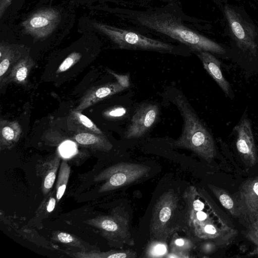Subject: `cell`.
<instances>
[{"mask_svg": "<svg viewBox=\"0 0 258 258\" xmlns=\"http://www.w3.org/2000/svg\"><path fill=\"white\" fill-rule=\"evenodd\" d=\"M84 223L97 229L109 242L134 244L130 229L128 216L119 207L114 209L109 215L98 216L87 220Z\"/></svg>", "mask_w": 258, "mask_h": 258, "instance_id": "5", "label": "cell"}, {"mask_svg": "<svg viewBox=\"0 0 258 258\" xmlns=\"http://www.w3.org/2000/svg\"><path fill=\"white\" fill-rule=\"evenodd\" d=\"M81 57L82 55L79 52H73L71 53L59 65L56 71V73L59 74L67 71L76 63Z\"/></svg>", "mask_w": 258, "mask_h": 258, "instance_id": "27", "label": "cell"}, {"mask_svg": "<svg viewBox=\"0 0 258 258\" xmlns=\"http://www.w3.org/2000/svg\"><path fill=\"white\" fill-rule=\"evenodd\" d=\"M125 89L118 82L110 83L92 87L82 97L75 110L81 112L94 104Z\"/></svg>", "mask_w": 258, "mask_h": 258, "instance_id": "13", "label": "cell"}, {"mask_svg": "<svg viewBox=\"0 0 258 258\" xmlns=\"http://www.w3.org/2000/svg\"><path fill=\"white\" fill-rule=\"evenodd\" d=\"M216 245L212 241H208L203 243L201 246V251L205 254L213 252L216 248Z\"/></svg>", "mask_w": 258, "mask_h": 258, "instance_id": "33", "label": "cell"}, {"mask_svg": "<svg viewBox=\"0 0 258 258\" xmlns=\"http://www.w3.org/2000/svg\"><path fill=\"white\" fill-rule=\"evenodd\" d=\"M237 134L236 146L245 164L252 166L258 161L256 150L249 120L245 118L234 127Z\"/></svg>", "mask_w": 258, "mask_h": 258, "instance_id": "11", "label": "cell"}, {"mask_svg": "<svg viewBox=\"0 0 258 258\" xmlns=\"http://www.w3.org/2000/svg\"><path fill=\"white\" fill-rule=\"evenodd\" d=\"M208 186L225 209L233 216H239L234 197L223 188L210 184H208Z\"/></svg>", "mask_w": 258, "mask_h": 258, "instance_id": "24", "label": "cell"}, {"mask_svg": "<svg viewBox=\"0 0 258 258\" xmlns=\"http://www.w3.org/2000/svg\"><path fill=\"white\" fill-rule=\"evenodd\" d=\"M230 229L225 226L219 228L211 220L195 228L191 232L197 238L204 239H216L218 238L225 237L226 234L230 233Z\"/></svg>", "mask_w": 258, "mask_h": 258, "instance_id": "23", "label": "cell"}, {"mask_svg": "<svg viewBox=\"0 0 258 258\" xmlns=\"http://www.w3.org/2000/svg\"><path fill=\"white\" fill-rule=\"evenodd\" d=\"M234 198L239 216L248 225L253 222L258 217V176L245 181Z\"/></svg>", "mask_w": 258, "mask_h": 258, "instance_id": "9", "label": "cell"}, {"mask_svg": "<svg viewBox=\"0 0 258 258\" xmlns=\"http://www.w3.org/2000/svg\"><path fill=\"white\" fill-rule=\"evenodd\" d=\"M120 15L125 21L141 30L169 37L195 52L208 51L219 54L224 48L215 41L188 28L180 18L164 8H149L145 11L121 9Z\"/></svg>", "mask_w": 258, "mask_h": 258, "instance_id": "1", "label": "cell"}, {"mask_svg": "<svg viewBox=\"0 0 258 258\" xmlns=\"http://www.w3.org/2000/svg\"><path fill=\"white\" fill-rule=\"evenodd\" d=\"M126 113V109L122 106L113 107L104 112V115L110 118H119L124 116Z\"/></svg>", "mask_w": 258, "mask_h": 258, "instance_id": "30", "label": "cell"}, {"mask_svg": "<svg viewBox=\"0 0 258 258\" xmlns=\"http://www.w3.org/2000/svg\"><path fill=\"white\" fill-rule=\"evenodd\" d=\"M178 198L172 190L164 192L156 201L150 224L151 239L165 242L178 229L175 223Z\"/></svg>", "mask_w": 258, "mask_h": 258, "instance_id": "4", "label": "cell"}, {"mask_svg": "<svg viewBox=\"0 0 258 258\" xmlns=\"http://www.w3.org/2000/svg\"><path fill=\"white\" fill-rule=\"evenodd\" d=\"M61 19L59 12L52 8L40 9L24 20L22 26L25 33L35 39L48 37L58 25Z\"/></svg>", "mask_w": 258, "mask_h": 258, "instance_id": "8", "label": "cell"}, {"mask_svg": "<svg viewBox=\"0 0 258 258\" xmlns=\"http://www.w3.org/2000/svg\"><path fill=\"white\" fill-rule=\"evenodd\" d=\"M51 239L54 242L66 246L77 248L79 251L88 252L99 250L97 246L92 245L73 234L60 231H54L51 234Z\"/></svg>", "mask_w": 258, "mask_h": 258, "instance_id": "20", "label": "cell"}, {"mask_svg": "<svg viewBox=\"0 0 258 258\" xmlns=\"http://www.w3.org/2000/svg\"><path fill=\"white\" fill-rule=\"evenodd\" d=\"M159 108L154 104L142 105L136 111L125 133L126 139L138 138L145 134L156 121Z\"/></svg>", "mask_w": 258, "mask_h": 258, "instance_id": "10", "label": "cell"}, {"mask_svg": "<svg viewBox=\"0 0 258 258\" xmlns=\"http://www.w3.org/2000/svg\"><path fill=\"white\" fill-rule=\"evenodd\" d=\"M224 13L230 32L238 46L242 50L255 55L257 47V33L254 25L231 6H225Z\"/></svg>", "mask_w": 258, "mask_h": 258, "instance_id": "7", "label": "cell"}, {"mask_svg": "<svg viewBox=\"0 0 258 258\" xmlns=\"http://www.w3.org/2000/svg\"><path fill=\"white\" fill-rule=\"evenodd\" d=\"M35 66V62L31 56L27 54L20 58L13 67L4 81L1 84L5 85L9 83L24 85L28 81L29 74Z\"/></svg>", "mask_w": 258, "mask_h": 258, "instance_id": "16", "label": "cell"}, {"mask_svg": "<svg viewBox=\"0 0 258 258\" xmlns=\"http://www.w3.org/2000/svg\"><path fill=\"white\" fill-rule=\"evenodd\" d=\"M173 101L180 111L184 122L182 133L173 142V146L190 150L206 161L211 162L216 154L212 135L181 93L177 92Z\"/></svg>", "mask_w": 258, "mask_h": 258, "instance_id": "2", "label": "cell"}, {"mask_svg": "<svg viewBox=\"0 0 258 258\" xmlns=\"http://www.w3.org/2000/svg\"><path fill=\"white\" fill-rule=\"evenodd\" d=\"M162 243L156 241V244L155 243L151 245L147 250L146 256L157 257L163 255L166 250V248L163 244H161Z\"/></svg>", "mask_w": 258, "mask_h": 258, "instance_id": "29", "label": "cell"}, {"mask_svg": "<svg viewBox=\"0 0 258 258\" xmlns=\"http://www.w3.org/2000/svg\"><path fill=\"white\" fill-rule=\"evenodd\" d=\"M22 45L1 43L0 45V83L2 84L13 67L22 57L29 54Z\"/></svg>", "mask_w": 258, "mask_h": 258, "instance_id": "12", "label": "cell"}, {"mask_svg": "<svg viewBox=\"0 0 258 258\" xmlns=\"http://www.w3.org/2000/svg\"><path fill=\"white\" fill-rule=\"evenodd\" d=\"M150 167L141 164L120 163L111 166L95 176V182L104 181L99 192L109 191L130 184L147 176Z\"/></svg>", "mask_w": 258, "mask_h": 258, "instance_id": "6", "label": "cell"}, {"mask_svg": "<svg viewBox=\"0 0 258 258\" xmlns=\"http://www.w3.org/2000/svg\"><path fill=\"white\" fill-rule=\"evenodd\" d=\"M75 150V146L71 142H67L60 147V153L63 156H69L72 155Z\"/></svg>", "mask_w": 258, "mask_h": 258, "instance_id": "32", "label": "cell"}, {"mask_svg": "<svg viewBox=\"0 0 258 258\" xmlns=\"http://www.w3.org/2000/svg\"><path fill=\"white\" fill-rule=\"evenodd\" d=\"M74 140L79 144L94 150L108 152L112 148V144L103 134L78 133L75 136Z\"/></svg>", "mask_w": 258, "mask_h": 258, "instance_id": "18", "label": "cell"}, {"mask_svg": "<svg viewBox=\"0 0 258 258\" xmlns=\"http://www.w3.org/2000/svg\"><path fill=\"white\" fill-rule=\"evenodd\" d=\"M13 0H0V18H2Z\"/></svg>", "mask_w": 258, "mask_h": 258, "instance_id": "34", "label": "cell"}, {"mask_svg": "<svg viewBox=\"0 0 258 258\" xmlns=\"http://www.w3.org/2000/svg\"><path fill=\"white\" fill-rule=\"evenodd\" d=\"M194 243L187 238L173 236L170 244L171 254L175 257H189V253L194 248Z\"/></svg>", "mask_w": 258, "mask_h": 258, "instance_id": "25", "label": "cell"}, {"mask_svg": "<svg viewBox=\"0 0 258 258\" xmlns=\"http://www.w3.org/2000/svg\"><path fill=\"white\" fill-rule=\"evenodd\" d=\"M60 153H57L51 158L41 161L36 165V173L41 179V190L44 196L52 189L60 165Z\"/></svg>", "mask_w": 258, "mask_h": 258, "instance_id": "14", "label": "cell"}, {"mask_svg": "<svg viewBox=\"0 0 258 258\" xmlns=\"http://www.w3.org/2000/svg\"><path fill=\"white\" fill-rule=\"evenodd\" d=\"M249 256H258V247H257L254 250L250 252L248 255Z\"/></svg>", "mask_w": 258, "mask_h": 258, "instance_id": "35", "label": "cell"}, {"mask_svg": "<svg viewBox=\"0 0 258 258\" xmlns=\"http://www.w3.org/2000/svg\"><path fill=\"white\" fill-rule=\"evenodd\" d=\"M68 128L78 133L88 132L103 134L102 131L94 123L81 111L76 110L71 113L68 119Z\"/></svg>", "mask_w": 258, "mask_h": 258, "instance_id": "19", "label": "cell"}, {"mask_svg": "<svg viewBox=\"0 0 258 258\" xmlns=\"http://www.w3.org/2000/svg\"><path fill=\"white\" fill-rule=\"evenodd\" d=\"M56 202V192L51 190L44 196L43 200L35 213L34 216L30 220L28 225L30 226H39L42 221L47 218L53 211Z\"/></svg>", "mask_w": 258, "mask_h": 258, "instance_id": "22", "label": "cell"}, {"mask_svg": "<svg viewBox=\"0 0 258 258\" xmlns=\"http://www.w3.org/2000/svg\"><path fill=\"white\" fill-rule=\"evenodd\" d=\"M107 72L112 75L117 80V82L122 87L127 88L130 86L129 74L120 75L113 72L112 71L107 69Z\"/></svg>", "mask_w": 258, "mask_h": 258, "instance_id": "31", "label": "cell"}, {"mask_svg": "<svg viewBox=\"0 0 258 258\" xmlns=\"http://www.w3.org/2000/svg\"><path fill=\"white\" fill-rule=\"evenodd\" d=\"M22 133L20 124L16 121L1 119L0 121L1 150L10 149L19 140Z\"/></svg>", "mask_w": 258, "mask_h": 258, "instance_id": "17", "label": "cell"}, {"mask_svg": "<svg viewBox=\"0 0 258 258\" xmlns=\"http://www.w3.org/2000/svg\"><path fill=\"white\" fill-rule=\"evenodd\" d=\"M195 53L201 60L206 71L218 84L224 93L228 95L230 85L223 75L220 61L210 52L202 51Z\"/></svg>", "mask_w": 258, "mask_h": 258, "instance_id": "15", "label": "cell"}, {"mask_svg": "<svg viewBox=\"0 0 258 258\" xmlns=\"http://www.w3.org/2000/svg\"><path fill=\"white\" fill-rule=\"evenodd\" d=\"M69 256L76 258H135L137 253L130 249L112 250L108 251L99 250L85 251H66Z\"/></svg>", "mask_w": 258, "mask_h": 258, "instance_id": "21", "label": "cell"}, {"mask_svg": "<svg viewBox=\"0 0 258 258\" xmlns=\"http://www.w3.org/2000/svg\"><path fill=\"white\" fill-rule=\"evenodd\" d=\"M93 25L121 49L153 51L171 54L179 52V48L177 46L148 37L138 32L101 23L94 22Z\"/></svg>", "mask_w": 258, "mask_h": 258, "instance_id": "3", "label": "cell"}, {"mask_svg": "<svg viewBox=\"0 0 258 258\" xmlns=\"http://www.w3.org/2000/svg\"><path fill=\"white\" fill-rule=\"evenodd\" d=\"M247 226L245 236L258 247V217Z\"/></svg>", "mask_w": 258, "mask_h": 258, "instance_id": "28", "label": "cell"}, {"mask_svg": "<svg viewBox=\"0 0 258 258\" xmlns=\"http://www.w3.org/2000/svg\"><path fill=\"white\" fill-rule=\"evenodd\" d=\"M71 173V168L66 160L60 165L56 183L55 192L57 203L62 198L67 188Z\"/></svg>", "mask_w": 258, "mask_h": 258, "instance_id": "26", "label": "cell"}]
</instances>
